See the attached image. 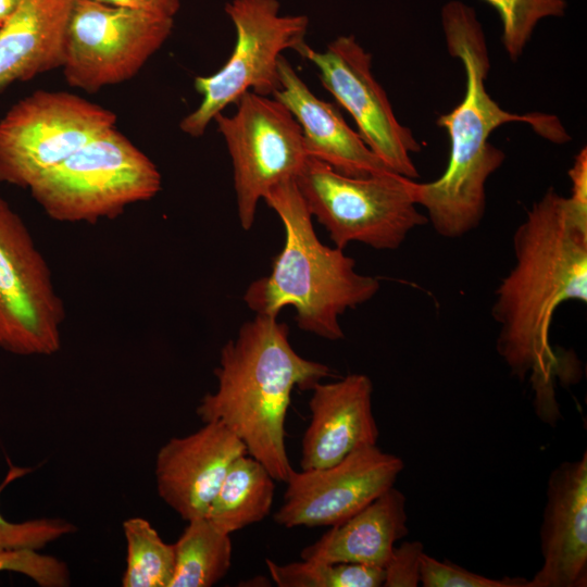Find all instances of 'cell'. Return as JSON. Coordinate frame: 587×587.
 I'll return each mask as SVG.
<instances>
[{"mask_svg":"<svg viewBox=\"0 0 587 587\" xmlns=\"http://www.w3.org/2000/svg\"><path fill=\"white\" fill-rule=\"evenodd\" d=\"M298 53L317 68L323 87L350 113L365 145L392 172L416 179L420 175L411 153L420 152L421 145L398 122L372 73V55L354 36H339L324 51L304 45Z\"/></svg>","mask_w":587,"mask_h":587,"instance_id":"obj_12","label":"cell"},{"mask_svg":"<svg viewBox=\"0 0 587 587\" xmlns=\"http://www.w3.org/2000/svg\"><path fill=\"white\" fill-rule=\"evenodd\" d=\"M405 502V496L392 486L351 517L330 526L301 550V559L384 569L396 542L409 534Z\"/></svg>","mask_w":587,"mask_h":587,"instance_id":"obj_19","label":"cell"},{"mask_svg":"<svg viewBox=\"0 0 587 587\" xmlns=\"http://www.w3.org/2000/svg\"><path fill=\"white\" fill-rule=\"evenodd\" d=\"M76 0H20L0 26V91L61 68Z\"/></svg>","mask_w":587,"mask_h":587,"instance_id":"obj_18","label":"cell"},{"mask_svg":"<svg viewBox=\"0 0 587 587\" xmlns=\"http://www.w3.org/2000/svg\"><path fill=\"white\" fill-rule=\"evenodd\" d=\"M174 547L175 564L170 587H211L232 565L230 535L204 516L188 521Z\"/></svg>","mask_w":587,"mask_h":587,"instance_id":"obj_21","label":"cell"},{"mask_svg":"<svg viewBox=\"0 0 587 587\" xmlns=\"http://www.w3.org/2000/svg\"><path fill=\"white\" fill-rule=\"evenodd\" d=\"M0 26H1V24H0Z\"/></svg>","mask_w":587,"mask_h":587,"instance_id":"obj_32","label":"cell"},{"mask_svg":"<svg viewBox=\"0 0 587 587\" xmlns=\"http://www.w3.org/2000/svg\"><path fill=\"white\" fill-rule=\"evenodd\" d=\"M542 565L527 587L587 586V451L549 475L539 530Z\"/></svg>","mask_w":587,"mask_h":587,"instance_id":"obj_15","label":"cell"},{"mask_svg":"<svg viewBox=\"0 0 587 587\" xmlns=\"http://www.w3.org/2000/svg\"><path fill=\"white\" fill-rule=\"evenodd\" d=\"M20 0H0V24L2 25L13 13Z\"/></svg>","mask_w":587,"mask_h":587,"instance_id":"obj_31","label":"cell"},{"mask_svg":"<svg viewBox=\"0 0 587 587\" xmlns=\"http://www.w3.org/2000/svg\"><path fill=\"white\" fill-rule=\"evenodd\" d=\"M116 121L113 111L76 93L35 90L0 118V182L28 189Z\"/></svg>","mask_w":587,"mask_h":587,"instance_id":"obj_8","label":"cell"},{"mask_svg":"<svg viewBox=\"0 0 587 587\" xmlns=\"http://www.w3.org/2000/svg\"><path fill=\"white\" fill-rule=\"evenodd\" d=\"M28 469L12 467L0 485L1 491L15 478L26 474ZM73 523L55 517H41L24 522H11L0 513V549L29 548L41 550L63 536L73 534Z\"/></svg>","mask_w":587,"mask_h":587,"instance_id":"obj_25","label":"cell"},{"mask_svg":"<svg viewBox=\"0 0 587 587\" xmlns=\"http://www.w3.org/2000/svg\"><path fill=\"white\" fill-rule=\"evenodd\" d=\"M263 200L283 222L285 245L271 273L248 286L243 301L255 314L275 317L283 308L294 307L300 329L342 339L339 316L371 300L379 280L358 273L355 261L342 249L319 240L295 178L274 186Z\"/></svg>","mask_w":587,"mask_h":587,"instance_id":"obj_4","label":"cell"},{"mask_svg":"<svg viewBox=\"0 0 587 587\" xmlns=\"http://www.w3.org/2000/svg\"><path fill=\"white\" fill-rule=\"evenodd\" d=\"M403 466L401 458L374 445L330 466L292 470L274 521L286 528L337 525L391 488Z\"/></svg>","mask_w":587,"mask_h":587,"instance_id":"obj_13","label":"cell"},{"mask_svg":"<svg viewBox=\"0 0 587 587\" xmlns=\"http://www.w3.org/2000/svg\"><path fill=\"white\" fill-rule=\"evenodd\" d=\"M280 88L273 98L282 102L299 123L308 157L351 177L392 172L351 129L333 103L317 98L288 60H278Z\"/></svg>","mask_w":587,"mask_h":587,"instance_id":"obj_17","label":"cell"},{"mask_svg":"<svg viewBox=\"0 0 587 587\" xmlns=\"http://www.w3.org/2000/svg\"><path fill=\"white\" fill-rule=\"evenodd\" d=\"M102 3L126 7L175 18L180 9V0H96Z\"/></svg>","mask_w":587,"mask_h":587,"instance_id":"obj_29","label":"cell"},{"mask_svg":"<svg viewBox=\"0 0 587 587\" xmlns=\"http://www.w3.org/2000/svg\"><path fill=\"white\" fill-rule=\"evenodd\" d=\"M224 9L236 29L235 47L217 72L195 78L202 100L179 123L190 137H201L214 116L245 92L273 96L280 88L279 57L307 45L309 17L282 15L278 0H230Z\"/></svg>","mask_w":587,"mask_h":587,"instance_id":"obj_7","label":"cell"},{"mask_svg":"<svg viewBox=\"0 0 587 587\" xmlns=\"http://www.w3.org/2000/svg\"><path fill=\"white\" fill-rule=\"evenodd\" d=\"M311 389L301 470L330 466L359 448L377 444L373 383L367 375L353 373L333 383L317 382Z\"/></svg>","mask_w":587,"mask_h":587,"instance_id":"obj_16","label":"cell"},{"mask_svg":"<svg viewBox=\"0 0 587 587\" xmlns=\"http://www.w3.org/2000/svg\"><path fill=\"white\" fill-rule=\"evenodd\" d=\"M421 541H403L394 548L384 567L383 587H416L420 585L421 557L424 553Z\"/></svg>","mask_w":587,"mask_h":587,"instance_id":"obj_28","label":"cell"},{"mask_svg":"<svg viewBox=\"0 0 587 587\" xmlns=\"http://www.w3.org/2000/svg\"><path fill=\"white\" fill-rule=\"evenodd\" d=\"M233 115L216 114L234 168L241 227H252L260 199L277 184L296 178L308 158L302 130L275 98L247 91Z\"/></svg>","mask_w":587,"mask_h":587,"instance_id":"obj_10","label":"cell"},{"mask_svg":"<svg viewBox=\"0 0 587 587\" xmlns=\"http://www.w3.org/2000/svg\"><path fill=\"white\" fill-rule=\"evenodd\" d=\"M514 264L496 289V350L510 373L549 389L557 364L549 340L557 309L587 302V208L550 188L513 235Z\"/></svg>","mask_w":587,"mask_h":587,"instance_id":"obj_1","label":"cell"},{"mask_svg":"<svg viewBox=\"0 0 587 587\" xmlns=\"http://www.w3.org/2000/svg\"><path fill=\"white\" fill-rule=\"evenodd\" d=\"M275 479L267 469L248 453L228 467L205 517L225 534L261 522L271 512Z\"/></svg>","mask_w":587,"mask_h":587,"instance_id":"obj_20","label":"cell"},{"mask_svg":"<svg viewBox=\"0 0 587 587\" xmlns=\"http://www.w3.org/2000/svg\"><path fill=\"white\" fill-rule=\"evenodd\" d=\"M295 180L310 214L339 249L361 242L396 250L414 228L428 223L417 210L415 179L395 172L351 177L308 157Z\"/></svg>","mask_w":587,"mask_h":587,"instance_id":"obj_6","label":"cell"},{"mask_svg":"<svg viewBox=\"0 0 587 587\" xmlns=\"http://www.w3.org/2000/svg\"><path fill=\"white\" fill-rule=\"evenodd\" d=\"M161 188L157 165L114 126L43 173L28 190L55 221L95 223L152 199Z\"/></svg>","mask_w":587,"mask_h":587,"instance_id":"obj_5","label":"cell"},{"mask_svg":"<svg viewBox=\"0 0 587 587\" xmlns=\"http://www.w3.org/2000/svg\"><path fill=\"white\" fill-rule=\"evenodd\" d=\"M174 21L96 0H76L61 66L67 85L93 93L129 80L168 39Z\"/></svg>","mask_w":587,"mask_h":587,"instance_id":"obj_9","label":"cell"},{"mask_svg":"<svg viewBox=\"0 0 587 587\" xmlns=\"http://www.w3.org/2000/svg\"><path fill=\"white\" fill-rule=\"evenodd\" d=\"M64 308L26 225L0 197V348L51 355L61 347Z\"/></svg>","mask_w":587,"mask_h":587,"instance_id":"obj_11","label":"cell"},{"mask_svg":"<svg viewBox=\"0 0 587 587\" xmlns=\"http://www.w3.org/2000/svg\"><path fill=\"white\" fill-rule=\"evenodd\" d=\"M15 572L40 587H66L70 570L62 560L29 548L0 549V573Z\"/></svg>","mask_w":587,"mask_h":587,"instance_id":"obj_26","label":"cell"},{"mask_svg":"<svg viewBox=\"0 0 587 587\" xmlns=\"http://www.w3.org/2000/svg\"><path fill=\"white\" fill-rule=\"evenodd\" d=\"M441 25L450 55L458 58L465 70V92L452 111L437 120L450 139L447 167L433 182H415L414 197L438 235L460 238L480 224L486 209V183L505 158L488 141L496 128L525 122L552 142L563 143L570 137L557 116L511 113L489 96L485 87L490 67L488 48L473 8L449 1L441 10Z\"/></svg>","mask_w":587,"mask_h":587,"instance_id":"obj_2","label":"cell"},{"mask_svg":"<svg viewBox=\"0 0 587 587\" xmlns=\"http://www.w3.org/2000/svg\"><path fill=\"white\" fill-rule=\"evenodd\" d=\"M214 375L217 389L202 397L197 415L223 423L275 480L286 482L294 470L285 445L291 392L311 389L330 369L295 351L287 324L255 314L222 347Z\"/></svg>","mask_w":587,"mask_h":587,"instance_id":"obj_3","label":"cell"},{"mask_svg":"<svg viewBox=\"0 0 587 587\" xmlns=\"http://www.w3.org/2000/svg\"><path fill=\"white\" fill-rule=\"evenodd\" d=\"M521 577L490 578L427 553L421 557L420 584L424 587H527Z\"/></svg>","mask_w":587,"mask_h":587,"instance_id":"obj_27","label":"cell"},{"mask_svg":"<svg viewBox=\"0 0 587 587\" xmlns=\"http://www.w3.org/2000/svg\"><path fill=\"white\" fill-rule=\"evenodd\" d=\"M572 182L570 198L577 204L587 207V152L586 148L576 155L574 165L569 171Z\"/></svg>","mask_w":587,"mask_h":587,"instance_id":"obj_30","label":"cell"},{"mask_svg":"<svg viewBox=\"0 0 587 587\" xmlns=\"http://www.w3.org/2000/svg\"><path fill=\"white\" fill-rule=\"evenodd\" d=\"M126 567L123 587H170L175 564L174 547L163 541L142 517L123 522Z\"/></svg>","mask_w":587,"mask_h":587,"instance_id":"obj_22","label":"cell"},{"mask_svg":"<svg viewBox=\"0 0 587 587\" xmlns=\"http://www.w3.org/2000/svg\"><path fill=\"white\" fill-rule=\"evenodd\" d=\"M273 582L279 587H380L383 567L358 563H314L302 560L278 564L265 560Z\"/></svg>","mask_w":587,"mask_h":587,"instance_id":"obj_23","label":"cell"},{"mask_svg":"<svg viewBox=\"0 0 587 587\" xmlns=\"http://www.w3.org/2000/svg\"><path fill=\"white\" fill-rule=\"evenodd\" d=\"M246 453L245 444L223 423L205 422L160 448L154 469L158 494L183 520L204 517L228 467Z\"/></svg>","mask_w":587,"mask_h":587,"instance_id":"obj_14","label":"cell"},{"mask_svg":"<svg viewBox=\"0 0 587 587\" xmlns=\"http://www.w3.org/2000/svg\"><path fill=\"white\" fill-rule=\"evenodd\" d=\"M499 13L502 22V43L515 61L534 32L536 24L549 16H563L565 0H485Z\"/></svg>","mask_w":587,"mask_h":587,"instance_id":"obj_24","label":"cell"}]
</instances>
